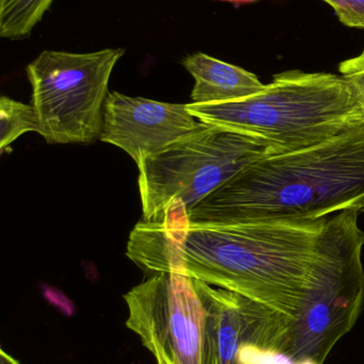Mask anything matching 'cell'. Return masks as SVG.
Segmentation results:
<instances>
[{
    "label": "cell",
    "instance_id": "cell-3",
    "mask_svg": "<svg viewBox=\"0 0 364 364\" xmlns=\"http://www.w3.org/2000/svg\"><path fill=\"white\" fill-rule=\"evenodd\" d=\"M199 122L256 136L280 153L316 146L364 122V94L340 75L288 70L256 95L187 105Z\"/></svg>",
    "mask_w": 364,
    "mask_h": 364
},
{
    "label": "cell",
    "instance_id": "cell-11",
    "mask_svg": "<svg viewBox=\"0 0 364 364\" xmlns=\"http://www.w3.org/2000/svg\"><path fill=\"white\" fill-rule=\"evenodd\" d=\"M55 0H0V36L16 41L31 36Z\"/></svg>",
    "mask_w": 364,
    "mask_h": 364
},
{
    "label": "cell",
    "instance_id": "cell-15",
    "mask_svg": "<svg viewBox=\"0 0 364 364\" xmlns=\"http://www.w3.org/2000/svg\"><path fill=\"white\" fill-rule=\"evenodd\" d=\"M45 296L48 299L49 303L59 308V310L64 312L66 316H72L73 312H74V306L61 293L57 292V291L53 290V289H49L47 292H45Z\"/></svg>",
    "mask_w": 364,
    "mask_h": 364
},
{
    "label": "cell",
    "instance_id": "cell-2",
    "mask_svg": "<svg viewBox=\"0 0 364 364\" xmlns=\"http://www.w3.org/2000/svg\"><path fill=\"white\" fill-rule=\"evenodd\" d=\"M364 205V122L316 146L252 162L188 211L192 225L322 220Z\"/></svg>",
    "mask_w": 364,
    "mask_h": 364
},
{
    "label": "cell",
    "instance_id": "cell-6",
    "mask_svg": "<svg viewBox=\"0 0 364 364\" xmlns=\"http://www.w3.org/2000/svg\"><path fill=\"white\" fill-rule=\"evenodd\" d=\"M125 50H43L26 68L38 132L48 144H91L100 139L109 79Z\"/></svg>",
    "mask_w": 364,
    "mask_h": 364
},
{
    "label": "cell",
    "instance_id": "cell-19",
    "mask_svg": "<svg viewBox=\"0 0 364 364\" xmlns=\"http://www.w3.org/2000/svg\"><path fill=\"white\" fill-rule=\"evenodd\" d=\"M360 212H364V205L361 207Z\"/></svg>",
    "mask_w": 364,
    "mask_h": 364
},
{
    "label": "cell",
    "instance_id": "cell-13",
    "mask_svg": "<svg viewBox=\"0 0 364 364\" xmlns=\"http://www.w3.org/2000/svg\"><path fill=\"white\" fill-rule=\"evenodd\" d=\"M335 10L343 25L364 29V0H323Z\"/></svg>",
    "mask_w": 364,
    "mask_h": 364
},
{
    "label": "cell",
    "instance_id": "cell-8",
    "mask_svg": "<svg viewBox=\"0 0 364 364\" xmlns=\"http://www.w3.org/2000/svg\"><path fill=\"white\" fill-rule=\"evenodd\" d=\"M205 311L204 364H271L284 316L239 293L194 279Z\"/></svg>",
    "mask_w": 364,
    "mask_h": 364
},
{
    "label": "cell",
    "instance_id": "cell-4",
    "mask_svg": "<svg viewBox=\"0 0 364 364\" xmlns=\"http://www.w3.org/2000/svg\"><path fill=\"white\" fill-rule=\"evenodd\" d=\"M359 213L348 209L327 218L316 245L313 299L296 318H284L274 340L273 364H324L356 324L364 303Z\"/></svg>",
    "mask_w": 364,
    "mask_h": 364
},
{
    "label": "cell",
    "instance_id": "cell-10",
    "mask_svg": "<svg viewBox=\"0 0 364 364\" xmlns=\"http://www.w3.org/2000/svg\"><path fill=\"white\" fill-rule=\"evenodd\" d=\"M183 65L194 79L192 104L236 102L260 93L266 85L252 73L202 53L188 55Z\"/></svg>",
    "mask_w": 364,
    "mask_h": 364
},
{
    "label": "cell",
    "instance_id": "cell-9",
    "mask_svg": "<svg viewBox=\"0 0 364 364\" xmlns=\"http://www.w3.org/2000/svg\"><path fill=\"white\" fill-rule=\"evenodd\" d=\"M198 125L187 105L167 104L113 92L105 102L100 140L123 149L137 162L162 151Z\"/></svg>",
    "mask_w": 364,
    "mask_h": 364
},
{
    "label": "cell",
    "instance_id": "cell-7",
    "mask_svg": "<svg viewBox=\"0 0 364 364\" xmlns=\"http://www.w3.org/2000/svg\"><path fill=\"white\" fill-rule=\"evenodd\" d=\"M126 326L173 364H204L205 311L192 278L160 273L124 295Z\"/></svg>",
    "mask_w": 364,
    "mask_h": 364
},
{
    "label": "cell",
    "instance_id": "cell-1",
    "mask_svg": "<svg viewBox=\"0 0 364 364\" xmlns=\"http://www.w3.org/2000/svg\"><path fill=\"white\" fill-rule=\"evenodd\" d=\"M327 218L200 226L173 203L158 220L135 226L128 257L147 273L183 274L294 320L313 297L316 245Z\"/></svg>",
    "mask_w": 364,
    "mask_h": 364
},
{
    "label": "cell",
    "instance_id": "cell-12",
    "mask_svg": "<svg viewBox=\"0 0 364 364\" xmlns=\"http://www.w3.org/2000/svg\"><path fill=\"white\" fill-rule=\"evenodd\" d=\"M0 149L4 151L26 132H38V122L31 105L2 96L0 100Z\"/></svg>",
    "mask_w": 364,
    "mask_h": 364
},
{
    "label": "cell",
    "instance_id": "cell-14",
    "mask_svg": "<svg viewBox=\"0 0 364 364\" xmlns=\"http://www.w3.org/2000/svg\"><path fill=\"white\" fill-rule=\"evenodd\" d=\"M340 74L364 94V50L352 59L341 62Z\"/></svg>",
    "mask_w": 364,
    "mask_h": 364
},
{
    "label": "cell",
    "instance_id": "cell-16",
    "mask_svg": "<svg viewBox=\"0 0 364 364\" xmlns=\"http://www.w3.org/2000/svg\"><path fill=\"white\" fill-rule=\"evenodd\" d=\"M0 364H21L19 361L15 360L12 356L6 354L4 350H0Z\"/></svg>",
    "mask_w": 364,
    "mask_h": 364
},
{
    "label": "cell",
    "instance_id": "cell-17",
    "mask_svg": "<svg viewBox=\"0 0 364 364\" xmlns=\"http://www.w3.org/2000/svg\"><path fill=\"white\" fill-rule=\"evenodd\" d=\"M152 354L155 357L156 363H157V364H173L168 358H167L166 356H165L164 354H162V352H160V350H155V352L152 353Z\"/></svg>",
    "mask_w": 364,
    "mask_h": 364
},
{
    "label": "cell",
    "instance_id": "cell-18",
    "mask_svg": "<svg viewBox=\"0 0 364 364\" xmlns=\"http://www.w3.org/2000/svg\"><path fill=\"white\" fill-rule=\"evenodd\" d=\"M217 1H228L233 2V4H247V2H254L256 0H217Z\"/></svg>",
    "mask_w": 364,
    "mask_h": 364
},
{
    "label": "cell",
    "instance_id": "cell-5",
    "mask_svg": "<svg viewBox=\"0 0 364 364\" xmlns=\"http://www.w3.org/2000/svg\"><path fill=\"white\" fill-rule=\"evenodd\" d=\"M278 153L256 136L199 122L189 134L136 162L143 220H158L172 203L189 211L252 162Z\"/></svg>",
    "mask_w": 364,
    "mask_h": 364
}]
</instances>
